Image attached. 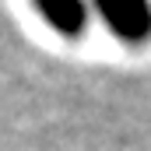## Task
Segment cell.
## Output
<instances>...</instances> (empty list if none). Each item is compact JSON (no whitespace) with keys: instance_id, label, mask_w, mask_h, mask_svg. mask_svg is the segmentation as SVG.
<instances>
[{"instance_id":"cell-2","label":"cell","mask_w":151,"mask_h":151,"mask_svg":"<svg viewBox=\"0 0 151 151\" xmlns=\"http://www.w3.org/2000/svg\"><path fill=\"white\" fill-rule=\"evenodd\" d=\"M35 11L63 39H81L88 32V4L84 0H35Z\"/></svg>"},{"instance_id":"cell-1","label":"cell","mask_w":151,"mask_h":151,"mask_svg":"<svg viewBox=\"0 0 151 151\" xmlns=\"http://www.w3.org/2000/svg\"><path fill=\"white\" fill-rule=\"evenodd\" d=\"M106 28L127 46H144L151 39V0H95Z\"/></svg>"}]
</instances>
